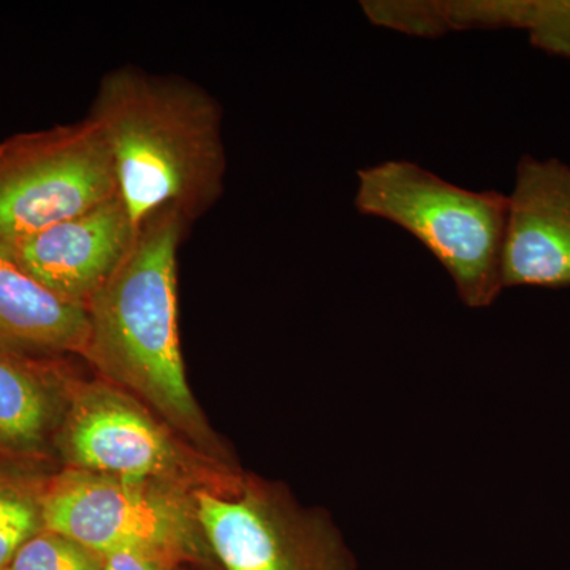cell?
I'll return each instance as SVG.
<instances>
[{"label": "cell", "instance_id": "7", "mask_svg": "<svg viewBox=\"0 0 570 570\" xmlns=\"http://www.w3.org/2000/svg\"><path fill=\"white\" fill-rule=\"evenodd\" d=\"M195 502L217 570H355L328 515L281 483L245 472L234 490L198 491Z\"/></svg>", "mask_w": 570, "mask_h": 570}, {"label": "cell", "instance_id": "14", "mask_svg": "<svg viewBox=\"0 0 570 570\" xmlns=\"http://www.w3.org/2000/svg\"><path fill=\"white\" fill-rule=\"evenodd\" d=\"M104 562L102 554L77 540L43 530L29 539L2 570H102Z\"/></svg>", "mask_w": 570, "mask_h": 570}, {"label": "cell", "instance_id": "11", "mask_svg": "<svg viewBox=\"0 0 570 570\" xmlns=\"http://www.w3.org/2000/svg\"><path fill=\"white\" fill-rule=\"evenodd\" d=\"M75 377L55 360L0 351V460H39L55 449Z\"/></svg>", "mask_w": 570, "mask_h": 570}, {"label": "cell", "instance_id": "10", "mask_svg": "<svg viewBox=\"0 0 570 570\" xmlns=\"http://www.w3.org/2000/svg\"><path fill=\"white\" fill-rule=\"evenodd\" d=\"M88 336V309L48 291L0 239V351L33 360L82 358Z\"/></svg>", "mask_w": 570, "mask_h": 570}, {"label": "cell", "instance_id": "9", "mask_svg": "<svg viewBox=\"0 0 570 570\" xmlns=\"http://www.w3.org/2000/svg\"><path fill=\"white\" fill-rule=\"evenodd\" d=\"M502 285H570V167L521 157L508 197Z\"/></svg>", "mask_w": 570, "mask_h": 570}, {"label": "cell", "instance_id": "15", "mask_svg": "<svg viewBox=\"0 0 570 570\" xmlns=\"http://www.w3.org/2000/svg\"><path fill=\"white\" fill-rule=\"evenodd\" d=\"M102 570H193L179 562L137 557V554H111L105 557Z\"/></svg>", "mask_w": 570, "mask_h": 570}, {"label": "cell", "instance_id": "4", "mask_svg": "<svg viewBox=\"0 0 570 570\" xmlns=\"http://www.w3.org/2000/svg\"><path fill=\"white\" fill-rule=\"evenodd\" d=\"M43 517L47 530L102 557L137 554L217 570L193 491L62 468L45 483Z\"/></svg>", "mask_w": 570, "mask_h": 570}, {"label": "cell", "instance_id": "12", "mask_svg": "<svg viewBox=\"0 0 570 570\" xmlns=\"http://www.w3.org/2000/svg\"><path fill=\"white\" fill-rule=\"evenodd\" d=\"M48 478L0 468V570L45 528L43 491Z\"/></svg>", "mask_w": 570, "mask_h": 570}, {"label": "cell", "instance_id": "13", "mask_svg": "<svg viewBox=\"0 0 570 570\" xmlns=\"http://www.w3.org/2000/svg\"><path fill=\"white\" fill-rule=\"evenodd\" d=\"M504 26L524 29L534 47L570 59V0H505Z\"/></svg>", "mask_w": 570, "mask_h": 570}, {"label": "cell", "instance_id": "8", "mask_svg": "<svg viewBox=\"0 0 570 570\" xmlns=\"http://www.w3.org/2000/svg\"><path fill=\"white\" fill-rule=\"evenodd\" d=\"M135 236L129 213L115 195L36 234L2 242L48 291L86 307L122 264Z\"/></svg>", "mask_w": 570, "mask_h": 570}, {"label": "cell", "instance_id": "3", "mask_svg": "<svg viewBox=\"0 0 570 570\" xmlns=\"http://www.w3.org/2000/svg\"><path fill=\"white\" fill-rule=\"evenodd\" d=\"M355 206L400 225L448 269L460 298L489 306L502 285L508 197L463 189L407 160L358 171Z\"/></svg>", "mask_w": 570, "mask_h": 570}, {"label": "cell", "instance_id": "6", "mask_svg": "<svg viewBox=\"0 0 570 570\" xmlns=\"http://www.w3.org/2000/svg\"><path fill=\"white\" fill-rule=\"evenodd\" d=\"M115 195L111 154L89 116L0 141V239L36 234Z\"/></svg>", "mask_w": 570, "mask_h": 570}, {"label": "cell", "instance_id": "5", "mask_svg": "<svg viewBox=\"0 0 570 570\" xmlns=\"http://www.w3.org/2000/svg\"><path fill=\"white\" fill-rule=\"evenodd\" d=\"M55 450L62 468L193 493L234 490L245 474L238 463L205 455L137 397L97 376L73 379Z\"/></svg>", "mask_w": 570, "mask_h": 570}, {"label": "cell", "instance_id": "1", "mask_svg": "<svg viewBox=\"0 0 570 570\" xmlns=\"http://www.w3.org/2000/svg\"><path fill=\"white\" fill-rule=\"evenodd\" d=\"M176 209L138 228L122 264L88 303L82 360L205 455L236 464L187 382L179 335L178 250L190 227Z\"/></svg>", "mask_w": 570, "mask_h": 570}, {"label": "cell", "instance_id": "2", "mask_svg": "<svg viewBox=\"0 0 570 570\" xmlns=\"http://www.w3.org/2000/svg\"><path fill=\"white\" fill-rule=\"evenodd\" d=\"M89 118L99 126L135 230L176 209L189 223L224 190L223 108L202 86L126 66L100 80Z\"/></svg>", "mask_w": 570, "mask_h": 570}]
</instances>
